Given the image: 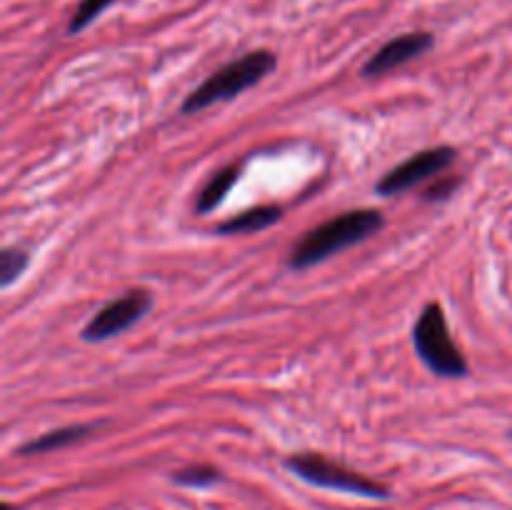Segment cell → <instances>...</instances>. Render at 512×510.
I'll list each match as a JSON object with an SVG mask.
<instances>
[{
  "instance_id": "6da1fadb",
  "label": "cell",
  "mask_w": 512,
  "mask_h": 510,
  "mask_svg": "<svg viewBox=\"0 0 512 510\" xmlns=\"http://www.w3.org/2000/svg\"><path fill=\"white\" fill-rule=\"evenodd\" d=\"M383 228L385 215L375 208H358L340 213L310 230L305 238H300L290 250L288 265L293 270L313 268V265L333 258L340 250L363 243V240H368L370 235Z\"/></svg>"
},
{
  "instance_id": "8992f818",
  "label": "cell",
  "mask_w": 512,
  "mask_h": 510,
  "mask_svg": "<svg viewBox=\"0 0 512 510\" xmlns=\"http://www.w3.org/2000/svg\"><path fill=\"white\" fill-rule=\"evenodd\" d=\"M455 158H458V150L453 145H435V148L420 150V153L410 155L408 160L395 165L393 170H388L383 175V180L375 185V193L385 195V198L405 193V190L415 188L423 180L445 173L455 163Z\"/></svg>"
},
{
  "instance_id": "9c48e42d",
  "label": "cell",
  "mask_w": 512,
  "mask_h": 510,
  "mask_svg": "<svg viewBox=\"0 0 512 510\" xmlns=\"http://www.w3.org/2000/svg\"><path fill=\"white\" fill-rule=\"evenodd\" d=\"M280 218H283V208H278V205H255V208L243 210V213L223 220V223L215 228V233L218 235L260 233V230H268L270 225L278 223Z\"/></svg>"
},
{
  "instance_id": "5b68a950",
  "label": "cell",
  "mask_w": 512,
  "mask_h": 510,
  "mask_svg": "<svg viewBox=\"0 0 512 510\" xmlns=\"http://www.w3.org/2000/svg\"><path fill=\"white\" fill-rule=\"evenodd\" d=\"M150 308H153V293H150V290H128V293L118 295L115 300L105 303L103 308L85 323V328L80 330V338H83L85 343H100V340L115 338V335L133 328L138 320H143L145 315L150 313Z\"/></svg>"
},
{
  "instance_id": "ba28073f",
  "label": "cell",
  "mask_w": 512,
  "mask_h": 510,
  "mask_svg": "<svg viewBox=\"0 0 512 510\" xmlns=\"http://www.w3.org/2000/svg\"><path fill=\"white\" fill-rule=\"evenodd\" d=\"M100 428V423H78V425H63V428H55L50 433L38 435V438L28 440L18 448L20 455H45L53 453V450L65 448V445L80 443V440L90 438L95 430Z\"/></svg>"
},
{
  "instance_id": "30bf717a",
  "label": "cell",
  "mask_w": 512,
  "mask_h": 510,
  "mask_svg": "<svg viewBox=\"0 0 512 510\" xmlns=\"http://www.w3.org/2000/svg\"><path fill=\"white\" fill-rule=\"evenodd\" d=\"M238 178H240V165H225V168H220L218 173H215L203 188H200L198 198H195V213L198 215L213 213V210L223 203L225 195L235 188Z\"/></svg>"
},
{
  "instance_id": "277c9868",
  "label": "cell",
  "mask_w": 512,
  "mask_h": 510,
  "mask_svg": "<svg viewBox=\"0 0 512 510\" xmlns=\"http://www.w3.org/2000/svg\"><path fill=\"white\" fill-rule=\"evenodd\" d=\"M285 468L303 478L305 483H313L318 488L343 490V493L360 495V498L385 500L390 498V490L378 480L368 478V475L350 470L345 465L335 463V460L325 458L320 453H293L285 458Z\"/></svg>"
},
{
  "instance_id": "8fae6325",
  "label": "cell",
  "mask_w": 512,
  "mask_h": 510,
  "mask_svg": "<svg viewBox=\"0 0 512 510\" xmlns=\"http://www.w3.org/2000/svg\"><path fill=\"white\" fill-rule=\"evenodd\" d=\"M28 263H30L28 250H23V248L0 250V285H3V288L13 285L15 280L25 273Z\"/></svg>"
},
{
  "instance_id": "9a60e30c",
  "label": "cell",
  "mask_w": 512,
  "mask_h": 510,
  "mask_svg": "<svg viewBox=\"0 0 512 510\" xmlns=\"http://www.w3.org/2000/svg\"><path fill=\"white\" fill-rule=\"evenodd\" d=\"M0 510H15V508L10 503H3V508H0Z\"/></svg>"
},
{
  "instance_id": "7c38bea8",
  "label": "cell",
  "mask_w": 512,
  "mask_h": 510,
  "mask_svg": "<svg viewBox=\"0 0 512 510\" xmlns=\"http://www.w3.org/2000/svg\"><path fill=\"white\" fill-rule=\"evenodd\" d=\"M173 480L178 485H185V488H208V485L218 483L220 470L213 468V465H188V468H180L173 473Z\"/></svg>"
},
{
  "instance_id": "52a82bcc",
  "label": "cell",
  "mask_w": 512,
  "mask_h": 510,
  "mask_svg": "<svg viewBox=\"0 0 512 510\" xmlns=\"http://www.w3.org/2000/svg\"><path fill=\"white\" fill-rule=\"evenodd\" d=\"M433 45L435 38L428 30H415V33L398 35V38L388 40V43L363 65L360 75H363V78H380V75L393 73L400 65H408L410 60L420 58V55H425L428 50H433Z\"/></svg>"
},
{
  "instance_id": "3957f363",
  "label": "cell",
  "mask_w": 512,
  "mask_h": 510,
  "mask_svg": "<svg viewBox=\"0 0 512 510\" xmlns=\"http://www.w3.org/2000/svg\"><path fill=\"white\" fill-rule=\"evenodd\" d=\"M413 345L418 358L440 378H465L468 360L450 335L448 315L440 303H428L413 325Z\"/></svg>"
},
{
  "instance_id": "7a4b0ae2",
  "label": "cell",
  "mask_w": 512,
  "mask_h": 510,
  "mask_svg": "<svg viewBox=\"0 0 512 510\" xmlns=\"http://www.w3.org/2000/svg\"><path fill=\"white\" fill-rule=\"evenodd\" d=\"M278 68V58H275L273 50H250V53L240 55L233 63L223 65L220 70H215L210 78H205L188 98L180 105V113L193 115L200 110L210 108L215 103H223V100H233L238 95H243L245 90L255 88L260 80L268 78L273 70Z\"/></svg>"
},
{
  "instance_id": "5bb4252c",
  "label": "cell",
  "mask_w": 512,
  "mask_h": 510,
  "mask_svg": "<svg viewBox=\"0 0 512 510\" xmlns=\"http://www.w3.org/2000/svg\"><path fill=\"white\" fill-rule=\"evenodd\" d=\"M458 188H460V178H455V175H438V180L425 190L423 198L428 200V203H440V200H450V195H453Z\"/></svg>"
},
{
  "instance_id": "4fadbf2b",
  "label": "cell",
  "mask_w": 512,
  "mask_h": 510,
  "mask_svg": "<svg viewBox=\"0 0 512 510\" xmlns=\"http://www.w3.org/2000/svg\"><path fill=\"white\" fill-rule=\"evenodd\" d=\"M113 3L115 0H80L78 8H75V13H73V18H70V23H68V33L75 35V33H80V30H85L95 18H100V13H105V10H108Z\"/></svg>"
}]
</instances>
